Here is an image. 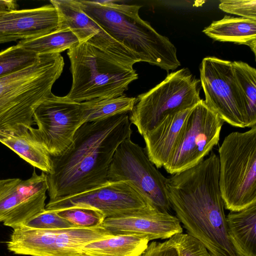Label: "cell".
Returning a JSON list of instances; mask_svg holds the SVG:
<instances>
[{"label":"cell","instance_id":"cell-30","mask_svg":"<svg viewBox=\"0 0 256 256\" xmlns=\"http://www.w3.org/2000/svg\"><path fill=\"white\" fill-rule=\"evenodd\" d=\"M218 8L226 12L256 20V0H220Z\"/></svg>","mask_w":256,"mask_h":256},{"label":"cell","instance_id":"cell-27","mask_svg":"<svg viewBox=\"0 0 256 256\" xmlns=\"http://www.w3.org/2000/svg\"><path fill=\"white\" fill-rule=\"evenodd\" d=\"M56 212L73 225L80 227L99 226L106 218L101 212L88 207L74 206Z\"/></svg>","mask_w":256,"mask_h":256},{"label":"cell","instance_id":"cell-12","mask_svg":"<svg viewBox=\"0 0 256 256\" xmlns=\"http://www.w3.org/2000/svg\"><path fill=\"white\" fill-rule=\"evenodd\" d=\"M232 62L214 56L203 58L200 70L204 102L224 122L234 127L247 128L246 112L236 84Z\"/></svg>","mask_w":256,"mask_h":256},{"label":"cell","instance_id":"cell-22","mask_svg":"<svg viewBox=\"0 0 256 256\" xmlns=\"http://www.w3.org/2000/svg\"><path fill=\"white\" fill-rule=\"evenodd\" d=\"M148 242V238L136 234H116L90 243L82 251L90 256H140Z\"/></svg>","mask_w":256,"mask_h":256},{"label":"cell","instance_id":"cell-32","mask_svg":"<svg viewBox=\"0 0 256 256\" xmlns=\"http://www.w3.org/2000/svg\"><path fill=\"white\" fill-rule=\"evenodd\" d=\"M16 2L13 0H0V16L10 11L17 10Z\"/></svg>","mask_w":256,"mask_h":256},{"label":"cell","instance_id":"cell-3","mask_svg":"<svg viewBox=\"0 0 256 256\" xmlns=\"http://www.w3.org/2000/svg\"><path fill=\"white\" fill-rule=\"evenodd\" d=\"M77 1L88 16L138 62L156 66L168 72L180 66L174 44L140 18V6L120 4L114 0Z\"/></svg>","mask_w":256,"mask_h":256},{"label":"cell","instance_id":"cell-10","mask_svg":"<svg viewBox=\"0 0 256 256\" xmlns=\"http://www.w3.org/2000/svg\"><path fill=\"white\" fill-rule=\"evenodd\" d=\"M224 122L202 99L185 120L174 150L164 167L166 172L172 175L203 160L218 143Z\"/></svg>","mask_w":256,"mask_h":256},{"label":"cell","instance_id":"cell-21","mask_svg":"<svg viewBox=\"0 0 256 256\" xmlns=\"http://www.w3.org/2000/svg\"><path fill=\"white\" fill-rule=\"evenodd\" d=\"M202 32L216 41L248 46L256 54V20L226 15L212 22Z\"/></svg>","mask_w":256,"mask_h":256},{"label":"cell","instance_id":"cell-6","mask_svg":"<svg viewBox=\"0 0 256 256\" xmlns=\"http://www.w3.org/2000/svg\"><path fill=\"white\" fill-rule=\"evenodd\" d=\"M218 184L230 212L256 202V126L226 136L218 148Z\"/></svg>","mask_w":256,"mask_h":256},{"label":"cell","instance_id":"cell-8","mask_svg":"<svg viewBox=\"0 0 256 256\" xmlns=\"http://www.w3.org/2000/svg\"><path fill=\"white\" fill-rule=\"evenodd\" d=\"M114 234L101 225L56 230H40L24 226L13 229L8 250L16 254L30 256H83L82 248Z\"/></svg>","mask_w":256,"mask_h":256},{"label":"cell","instance_id":"cell-9","mask_svg":"<svg viewBox=\"0 0 256 256\" xmlns=\"http://www.w3.org/2000/svg\"><path fill=\"white\" fill-rule=\"evenodd\" d=\"M109 182H124L132 185L156 209L168 212L171 208L166 178L150 160L144 148L130 138L116 150L110 164Z\"/></svg>","mask_w":256,"mask_h":256},{"label":"cell","instance_id":"cell-4","mask_svg":"<svg viewBox=\"0 0 256 256\" xmlns=\"http://www.w3.org/2000/svg\"><path fill=\"white\" fill-rule=\"evenodd\" d=\"M64 64L60 54H41L32 65L0 78V132L32 126L36 109L52 93Z\"/></svg>","mask_w":256,"mask_h":256},{"label":"cell","instance_id":"cell-7","mask_svg":"<svg viewBox=\"0 0 256 256\" xmlns=\"http://www.w3.org/2000/svg\"><path fill=\"white\" fill-rule=\"evenodd\" d=\"M200 80L187 68L168 74L161 82L138 96L129 119L144 136L166 116L192 108L202 99Z\"/></svg>","mask_w":256,"mask_h":256},{"label":"cell","instance_id":"cell-28","mask_svg":"<svg viewBox=\"0 0 256 256\" xmlns=\"http://www.w3.org/2000/svg\"><path fill=\"white\" fill-rule=\"evenodd\" d=\"M22 226L40 230H56L78 227L60 216L56 211L46 209L26 222Z\"/></svg>","mask_w":256,"mask_h":256},{"label":"cell","instance_id":"cell-33","mask_svg":"<svg viewBox=\"0 0 256 256\" xmlns=\"http://www.w3.org/2000/svg\"><path fill=\"white\" fill-rule=\"evenodd\" d=\"M18 40L16 38L12 36H0V44L4 43L11 41H15Z\"/></svg>","mask_w":256,"mask_h":256},{"label":"cell","instance_id":"cell-23","mask_svg":"<svg viewBox=\"0 0 256 256\" xmlns=\"http://www.w3.org/2000/svg\"><path fill=\"white\" fill-rule=\"evenodd\" d=\"M137 98L124 95L109 98H97L80 103L84 122H94L130 112Z\"/></svg>","mask_w":256,"mask_h":256},{"label":"cell","instance_id":"cell-2","mask_svg":"<svg viewBox=\"0 0 256 256\" xmlns=\"http://www.w3.org/2000/svg\"><path fill=\"white\" fill-rule=\"evenodd\" d=\"M218 179V156L212 152L197 165L167 178L168 196L188 234L211 256H238L228 236Z\"/></svg>","mask_w":256,"mask_h":256},{"label":"cell","instance_id":"cell-24","mask_svg":"<svg viewBox=\"0 0 256 256\" xmlns=\"http://www.w3.org/2000/svg\"><path fill=\"white\" fill-rule=\"evenodd\" d=\"M237 88L244 106L248 128L256 126V70L242 61L232 62Z\"/></svg>","mask_w":256,"mask_h":256},{"label":"cell","instance_id":"cell-17","mask_svg":"<svg viewBox=\"0 0 256 256\" xmlns=\"http://www.w3.org/2000/svg\"><path fill=\"white\" fill-rule=\"evenodd\" d=\"M58 22V12L52 4L16 10L0 16V36L18 40L35 38L57 30Z\"/></svg>","mask_w":256,"mask_h":256},{"label":"cell","instance_id":"cell-13","mask_svg":"<svg viewBox=\"0 0 256 256\" xmlns=\"http://www.w3.org/2000/svg\"><path fill=\"white\" fill-rule=\"evenodd\" d=\"M46 174L30 178L0 179V222L16 228L45 210L48 191Z\"/></svg>","mask_w":256,"mask_h":256},{"label":"cell","instance_id":"cell-29","mask_svg":"<svg viewBox=\"0 0 256 256\" xmlns=\"http://www.w3.org/2000/svg\"><path fill=\"white\" fill-rule=\"evenodd\" d=\"M172 237L178 256H211L201 242L188 234L178 233Z\"/></svg>","mask_w":256,"mask_h":256},{"label":"cell","instance_id":"cell-31","mask_svg":"<svg viewBox=\"0 0 256 256\" xmlns=\"http://www.w3.org/2000/svg\"><path fill=\"white\" fill-rule=\"evenodd\" d=\"M140 256H178L172 237L160 242H152Z\"/></svg>","mask_w":256,"mask_h":256},{"label":"cell","instance_id":"cell-15","mask_svg":"<svg viewBox=\"0 0 256 256\" xmlns=\"http://www.w3.org/2000/svg\"><path fill=\"white\" fill-rule=\"evenodd\" d=\"M59 18L58 28L70 29L80 42L97 48L126 64L138 62L135 56L110 36L81 9L77 0H50Z\"/></svg>","mask_w":256,"mask_h":256},{"label":"cell","instance_id":"cell-19","mask_svg":"<svg viewBox=\"0 0 256 256\" xmlns=\"http://www.w3.org/2000/svg\"><path fill=\"white\" fill-rule=\"evenodd\" d=\"M32 129L22 125L14 131L0 132V142L34 168L50 174L51 156Z\"/></svg>","mask_w":256,"mask_h":256},{"label":"cell","instance_id":"cell-11","mask_svg":"<svg viewBox=\"0 0 256 256\" xmlns=\"http://www.w3.org/2000/svg\"><path fill=\"white\" fill-rule=\"evenodd\" d=\"M32 131L51 156L64 153L72 144L77 130L84 122L80 103L52 93L36 108Z\"/></svg>","mask_w":256,"mask_h":256},{"label":"cell","instance_id":"cell-25","mask_svg":"<svg viewBox=\"0 0 256 256\" xmlns=\"http://www.w3.org/2000/svg\"><path fill=\"white\" fill-rule=\"evenodd\" d=\"M79 43L75 34L70 29L64 28L35 38L22 40L16 45L41 55L60 54Z\"/></svg>","mask_w":256,"mask_h":256},{"label":"cell","instance_id":"cell-1","mask_svg":"<svg viewBox=\"0 0 256 256\" xmlns=\"http://www.w3.org/2000/svg\"><path fill=\"white\" fill-rule=\"evenodd\" d=\"M128 114L84 124L62 154L51 156L46 174L48 202L59 201L106 184L108 170L119 145L131 137Z\"/></svg>","mask_w":256,"mask_h":256},{"label":"cell","instance_id":"cell-34","mask_svg":"<svg viewBox=\"0 0 256 256\" xmlns=\"http://www.w3.org/2000/svg\"><path fill=\"white\" fill-rule=\"evenodd\" d=\"M90 256L86 255V254H84V256Z\"/></svg>","mask_w":256,"mask_h":256},{"label":"cell","instance_id":"cell-26","mask_svg":"<svg viewBox=\"0 0 256 256\" xmlns=\"http://www.w3.org/2000/svg\"><path fill=\"white\" fill-rule=\"evenodd\" d=\"M40 55L17 45L0 52V78L36 63Z\"/></svg>","mask_w":256,"mask_h":256},{"label":"cell","instance_id":"cell-16","mask_svg":"<svg viewBox=\"0 0 256 256\" xmlns=\"http://www.w3.org/2000/svg\"><path fill=\"white\" fill-rule=\"evenodd\" d=\"M101 226L114 235L136 234L149 241L169 238L182 232L176 216L154 208L106 218Z\"/></svg>","mask_w":256,"mask_h":256},{"label":"cell","instance_id":"cell-20","mask_svg":"<svg viewBox=\"0 0 256 256\" xmlns=\"http://www.w3.org/2000/svg\"><path fill=\"white\" fill-rule=\"evenodd\" d=\"M228 233L238 256H256V202L226 216Z\"/></svg>","mask_w":256,"mask_h":256},{"label":"cell","instance_id":"cell-18","mask_svg":"<svg viewBox=\"0 0 256 256\" xmlns=\"http://www.w3.org/2000/svg\"><path fill=\"white\" fill-rule=\"evenodd\" d=\"M192 108L167 116L154 128L142 136L146 154L158 168L164 167L170 158Z\"/></svg>","mask_w":256,"mask_h":256},{"label":"cell","instance_id":"cell-14","mask_svg":"<svg viewBox=\"0 0 256 256\" xmlns=\"http://www.w3.org/2000/svg\"><path fill=\"white\" fill-rule=\"evenodd\" d=\"M74 206L96 209L106 218L154 208L130 184L124 182H109L94 190L59 201L48 202L45 209L57 211Z\"/></svg>","mask_w":256,"mask_h":256},{"label":"cell","instance_id":"cell-5","mask_svg":"<svg viewBox=\"0 0 256 256\" xmlns=\"http://www.w3.org/2000/svg\"><path fill=\"white\" fill-rule=\"evenodd\" d=\"M72 84L66 96L76 102L124 95L138 78L133 66L86 42H80L67 52Z\"/></svg>","mask_w":256,"mask_h":256}]
</instances>
